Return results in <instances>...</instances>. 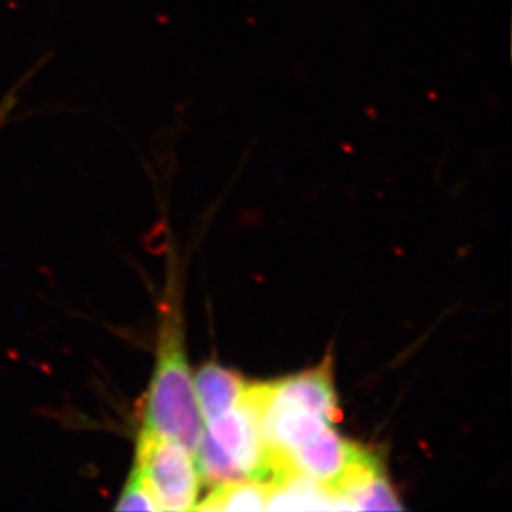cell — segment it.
Returning a JSON list of instances; mask_svg holds the SVG:
<instances>
[{
  "instance_id": "6da1fadb",
  "label": "cell",
  "mask_w": 512,
  "mask_h": 512,
  "mask_svg": "<svg viewBox=\"0 0 512 512\" xmlns=\"http://www.w3.org/2000/svg\"><path fill=\"white\" fill-rule=\"evenodd\" d=\"M143 428L183 446L196 455L203 438L204 420L199 410L194 378L184 350L178 315L168 310L158 332L156 363L143 403Z\"/></svg>"
},
{
  "instance_id": "7a4b0ae2",
  "label": "cell",
  "mask_w": 512,
  "mask_h": 512,
  "mask_svg": "<svg viewBox=\"0 0 512 512\" xmlns=\"http://www.w3.org/2000/svg\"><path fill=\"white\" fill-rule=\"evenodd\" d=\"M133 469L150 489L158 511L196 508L201 474L193 453L176 441L141 430Z\"/></svg>"
},
{
  "instance_id": "3957f363",
  "label": "cell",
  "mask_w": 512,
  "mask_h": 512,
  "mask_svg": "<svg viewBox=\"0 0 512 512\" xmlns=\"http://www.w3.org/2000/svg\"><path fill=\"white\" fill-rule=\"evenodd\" d=\"M264 392L269 401L300 406L322 416L332 425L342 416L330 358H325L319 367L282 378L279 382L264 383Z\"/></svg>"
},
{
  "instance_id": "277c9868",
  "label": "cell",
  "mask_w": 512,
  "mask_h": 512,
  "mask_svg": "<svg viewBox=\"0 0 512 512\" xmlns=\"http://www.w3.org/2000/svg\"><path fill=\"white\" fill-rule=\"evenodd\" d=\"M332 489L350 504L353 511L403 509L382 461L363 446Z\"/></svg>"
},
{
  "instance_id": "5b68a950",
  "label": "cell",
  "mask_w": 512,
  "mask_h": 512,
  "mask_svg": "<svg viewBox=\"0 0 512 512\" xmlns=\"http://www.w3.org/2000/svg\"><path fill=\"white\" fill-rule=\"evenodd\" d=\"M362 446L345 440L332 425L325 426L314 438L305 441L299 448L281 456L290 468L330 489L342 478L353 459L357 458Z\"/></svg>"
},
{
  "instance_id": "8992f818",
  "label": "cell",
  "mask_w": 512,
  "mask_h": 512,
  "mask_svg": "<svg viewBox=\"0 0 512 512\" xmlns=\"http://www.w3.org/2000/svg\"><path fill=\"white\" fill-rule=\"evenodd\" d=\"M266 483V511H352L334 489L292 468L276 471Z\"/></svg>"
},
{
  "instance_id": "52a82bcc",
  "label": "cell",
  "mask_w": 512,
  "mask_h": 512,
  "mask_svg": "<svg viewBox=\"0 0 512 512\" xmlns=\"http://www.w3.org/2000/svg\"><path fill=\"white\" fill-rule=\"evenodd\" d=\"M193 378L204 423L232 410L249 385L239 373L216 363L204 365Z\"/></svg>"
},
{
  "instance_id": "ba28073f",
  "label": "cell",
  "mask_w": 512,
  "mask_h": 512,
  "mask_svg": "<svg viewBox=\"0 0 512 512\" xmlns=\"http://www.w3.org/2000/svg\"><path fill=\"white\" fill-rule=\"evenodd\" d=\"M267 483L262 479H237L213 486V491L196 504L199 511H266Z\"/></svg>"
},
{
  "instance_id": "9c48e42d",
  "label": "cell",
  "mask_w": 512,
  "mask_h": 512,
  "mask_svg": "<svg viewBox=\"0 0 512 512\" xmlns=\"http://www.w3.org/2000/svg\"><path fill=\"white\" fill-rule=\"evenodd\" d=\"M115 509L116 511H158L150 489L146 488L145 481L133 468Z\"/></svg>"
},
{
  "instance_id": "30bf717a",
  "label": "cell",
  "mask_w": 512,
  "mask_h": 512,
  "mask_svg": "<svg viewBox=\"0 0 512 512\" xmlns=\"http://www.w3.org/2000/svg\"><path fill=\"white\" fill-rule=\"evenodd\" d=\"M35 72H37V67L25 73L24 78H20L19 83L10 88L9 92L5 93L4 98L0 100V130L9 123L10 118L14 115L15 107L19 102L20 90L25 87V83L29 82L30 78L34 77Z\"/></svg>"
}]
</instances>
